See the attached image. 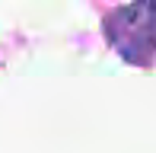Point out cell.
<instances>
[{
  "label": "cell",
  "mask_w": 156,
  "mask_h": 153,
  "mask_svg": "<svg viewBox=\"0 0 156 153\" xmlns=\"http://www.w3.org/2000/svg\"><path fill=\"white\" fill-rule=\"evenodd\" d=\"M105 38L127 64H156V0H134L105 16Z\"/></svg>",
  "instance_id": "cell-1"
}]
</instances>
